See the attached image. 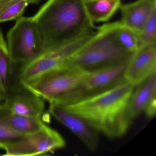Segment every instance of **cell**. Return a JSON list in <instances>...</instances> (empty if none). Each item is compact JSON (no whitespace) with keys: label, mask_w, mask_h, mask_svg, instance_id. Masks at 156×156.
Returning a JSON list of instances; mask_svg holds the SVG:
<instances>
[{"label":"cell","mask_w":156,"mask_h":156,"mask_svg":"<svg viewBox=\"0 0 156 156\" xmlns=\"http://www.w3.org/2000/svg\"><path fill=\"white\" fill-rule=\"evenodd\" d=\"M117 36L121 46L130 52L134 53L139 48L138 34L132 30L122 25L121 23Z\"/></svg>","instance_id":"cell-19"},{"label":"cell","mask_w":156,"mask_h":156,"mask_svg":"<svg viewBox=\"0 0 156 156\" xmlns=\"http://www.w3.org/2000/svg\"><path fill=\"white\" fill-rule=\"evenodd\" d=\"M4 119L10 128L24 136L40 131L46 125L42 121L41 118L32 117L14 114L8 109L4 115Z\"/></svg>","instance_id":"cell-15"},{"label":"cell","mask_w":156,"mask_h":156,"mask_svg":"<svg viewBox=\"0 0 156 156\" xmlns=\"http://www.w3.org/2000/svg\"><path fill=\"white\" fill-rule=\"evenodd\" d=\"M33 18L44 50L68 44L95 32L84 0H48Z\"/></svg>","instance_id":"cell-2"},{"label":"cell","mask_w":156,"mask_h":156,"mask_svg":"<svg viewBox=\"0 0 156 156\" xmlns=\"http://www.w3.org/2000/svg\"><path fill=\"white\" fill-rule=\"evenodd\" d=\"M130 58L90 72L88 77L78 87L61 98L56 105L62 106L72 103L124 81V72Z\"/></svg>","instance_id":"cell-7"},{"label":"cell","mask_w":156,"mask_h":156,"mask_svg":"<svg viewBox=\"0 0 156 156\" xmlns=\"http://www.w3.org/2000/svg\"><path fill=\"white\" fill-rule=\"evenodd\" d=\"M135 87L126 80L62 107L110 139L126 133L132 119L129 104Z\"/></svg>","instance_id":"cell-1"},{"label":"cell","mask_w":156,"mask_h":156,"mask_svg":"<svg viewBox=\"0 0 156 156\" xmlns=\"http://www.w3.org/2000/svg\"><path fill=\"white\" fill-rule=\"evenodd\" d=\"M29 4H36L39 3L41 0H28Z\"/></svg>","instance_id":"cell-22"},{"label":"cell","mask_w":156,"mask_h":156,"mask_svg":"<svg viewBox=\"0 0 156 156\" xmlns=\"http://www.w3.org/2000/svg\"><path fill=\"white\" fill-rule=\"evenodd\" d=\"M156 97V73L135 87L129 104V114L131 119L144 112L151 100Z\"/></svg>","instance_id":"cell-13"},{"label":"cell","mask_w":156,"mask_h":156,"mask_svg":"<svg viewBox=\"0 0 156 156\" xmlns=\"http://www.w3.org/2000/svg\"><path fill=\"white\" fill-rule=\"evenodd\" d=\"M153 3H156V0H150Z\"/></svg>","instance_id":"cell-23"},{"label":"cell","mask_w":156,"mask_h":156,"mask_svg":"<svg viewBox=\"0 0 156 156\" xmlns=\"http://www.w3.org/2000/svg\"><path fill=\"white\" fill-rule=\"evenodd\" d=\"M156 111V97L152 98L145 108L144 112L148 118L155 116Z\"/></svg>","instance_id":"cell-21"},{"label":"cell","mask_w":156,"mask_h":156,"mask_svg":"<svg viewBox=\"0 0 156 156\" xmlns=\"http://www.w3.org/2000/svg\"><path fill=\"white\" fill-rule=\"evenodd\" d=\"M156 3L150 0H137L128 4H121L120 23L138 34L141 32Z\"/></svg>","instance_id":"cell-12"},{"label":"cell","mask_w":156,"mask_h":156,"mask_svg":"<svg viewBox=\"0 0 156 156\" xmlns=\"http://www.w3.org/2000/svg\"><path fill=\"white\" fill-rule=\"evenodd\" d=\"M120 22L97 27L94 35L68 59L64 66L89 72L129 59L133 55L119 42Z\"/></svg>","instance_id":"cell-3"},{"label":"cell","mask_w":156,"mask_h":156,"mask_svg":"<svg viewBox=\"0 0 156 156\" xmlns=\"http://www.w3.org/2000/svg\"><path fill=\"white\" fill-rule=\"evenodd\" d=\"M49 112L55 119L69 129L85 145L94 151L99 142L98 132L78 116L60 106L50 104Z\"/></svg>","instance_id":"cell-10"},{"label":"cell","mask_w":156,"mask_h":156,"mask_svg":"<svg viewBox=\"0 0 156 156\" xmlns=\"http://www.w3.org/2000/svg\"><path fill=\"white\" fill-rule=\"evenodd\" d=\"M23 88L10 91L3 104L14 114L41 118L45 109L44 100L23 87Z\"/></svg>","instance_id":"cell-11"},{"label":"cell","mask_w":156,"mask_h":156,"mask_svg":"<svg viewBox=\"0 0 156 156\" xmlns=\"http://www.w3.org/2000/svg\"><path fill=\"white\" fill-rule=\"evenodd\" d=\"M65 140L56 130L45 125L35 133L24 136L8 147L5 156H29L44 155L66 146Z\"/></svg>","instance_id":"cell-8"},{"label":"cell","mask_w":156,"mask_h":156,"mask_svg":"<svg viewBox=\"0 0 156 156\" xmlns=\"http://www.w3.org/2000/svg\"><path fill=\"white\" fill-rule=\"evenodd\" d=\"M7 44L13 64H23L44 50L39 28L33 17H21L7 34Z\"/></svg>","instance_id":"cell-5"},{"label":"cell","mask_w":156,"mask_h":156,"mask_svg":"<svg viewBox=\"0 0 156 156\" xmlns=\"http://www.w3.org/2000/svg\"><path fill=\"white\" fill-rule=\"evenodd\" d=\"M12 65L7 42L0 29V101H4L10 91V81Z\"/></svg>","instance_id":"cell-16"},{"label":"cell","mask_w":156,"mask_h":156,"mask_svg":"<svg viewBox=\"0 0 156 156\" xmlns=\"http://www.w3.org/2000/svg\"><path fill=\"white\" fill-rule=\"evenodd\" d=\"M7 109L3 103L0 104V149L5 150L24 136L13 131L7 126L4 119Z\"/></svg>","instance_id":"cell-17"},{"label":"cell","mask_w":156,"mask_h":156,"mask_svg":"<svg viewBox=\"0 0 156 156\" xmlns=\"http://www.w3.org/2000/svg\"><path fill=\"white\" fill-rule=\"evenodd\" d=\"M156 73V44L140 46L130 57L124 72L126 82L134 87Z\"/></svg>","instance_id":"cell-9"},{"label":"cell","mask_w":156,"mask_h":156,"mask_svg":"<svg viewBox=\"0 0 156 156\" xmlns=\"http://www.w3.org/2000/svg\"><path fill=\"white\" fill-rule=\"evenodd\" d=\"M121 0H84L87 13L93 23L108 21L121 4Z\"/></svg>","instance_id":"cell-14"},{"label":"cell","mask_w":156,"mask_h":156,"mask_svg":"<svg viewBox=\"0 0 156 156\" xmlns=\"http://www.w3.org/2000/svg\"><path fill=\"white\" fill-rule=\"evenodd\" d=\"M139 48L156 44V7L154 8L141 32L138 34Z\"/></svg>","instance_id":"cell-18"},{"label":"cell","mask_w":156,"mask_h":156,"mask_svg":"<svg viewBox=\"0 0 156 156\" xmlns=\"http://www.w3.org/2000/svg\"><path fill=\"white\" fill-rule=\"evenodd\" d=\"M29 3L26 0H22L9 5L0 12V23L9 21L17 20L24 12Z\"/></svg>","instance_id":"cell-20"},{"label":"cell","mask_w":156,"mask_h":156,"mask_svg":"<svg viewBox=\"0 0 156 156\" xmlns=\"http://www.w3.org/2000/svg\"><path fill=\"white\" fill-rule=\"evenodd\" d=\"M90 72L64 66L20 83L24 88L50 104H55L78 87L88 77Z\"/></svg>","instance_id":"cell-4"},{"label":"cell","mask_w":156,"mask_h":156,"mask_svg":"<svg viewBox=\"0 0 156 156\" xmlns=\"http://www.w3.org/2000/svg\"><path fill=\"white\" fill-rule=\"evenodd\" d=\"M95 32L68 44L45 49L31 61L22 65L19 75L20 83L64 66L69 57L88 41Z\"/></svg>","instance_id":"cell-6"}]
</instances>
